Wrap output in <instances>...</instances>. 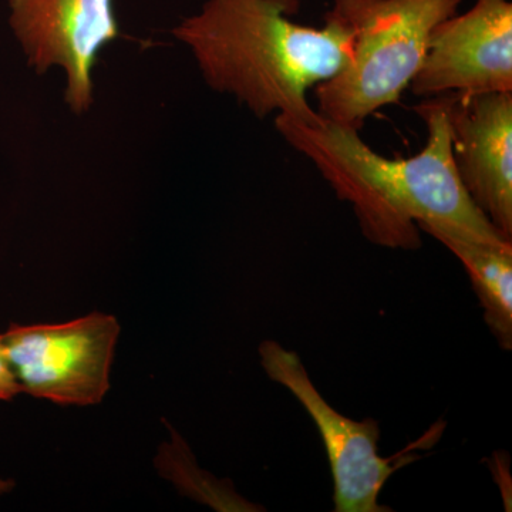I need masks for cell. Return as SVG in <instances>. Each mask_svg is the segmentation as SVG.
<instances>
[{"label":"cell","mask_w":512,"mask_h":512,"mask_svg":"<svg viewBox=\"0 0 512 512\" xmlns=\"http://www.w3.org/2000/svg\"><path fill=\"white\" fill-rule=\"evenodd\" d=\"M427 143L416 156L387 158L359 130L326 119L303 123L276 116L289 146L308 158L339 200L352 205L367 241L389 249H417L424 229H441L478 241L512 242L477 210L458 180L444 96L416 107Z\"/></svg>","instance_id":"cell-1"},{"label":"cell","mask_w":512,"mask_h":512,"mask_svg":"<svg viewBox=\"0 0 512 512\" xmlns=\"http://www.w3.org/2000/svg\"><path fill=\"white\" fill-rule=\"evenodd\" d=\"M292 0H207L173 35L212 90L234 96L258 119H322L308 92L350 62L353 32L328 13L320 29L288 18Z\"/></svg>","instance_id":"cell-2"},{"label":"cell","mask_w":512,"mask_h":512,"mask_svg":"<svg viewBox=\"0 0 512 512\" xmlns=\"http://www.w3.org/2000/svg\"><path fill=\"white\" fill-rule=\"evenodd\" d=\"M461 0H336L330 10L353 32L350 62L315 87L323 119L360 130L399 103L426 56L429 37Z\"/></svg>","instance_id":"cell-3"},{"label":"cell","mask_w":512,"mask_h":512,"mask_svg":"<svg viewBox=\"0 0 512 512\" xmlns=\"http://www.w3.org/2000/svg\"><path fill=\"white\" fill-rule=\"evenodd\" d=\"M119 335L113 315L93 312L62 325H12L3 343L22 393L62 406H93L109 392Z\"/></svg>","instance_id":"cell-4"},{"label":"cell","mask_w":512,"mask_h":512,"mask_svg":"<svg viewBox=\"0 0 512 512\" xmlns=\"http://www.w3.org/2000/svg\"><path fill=\"white\" fill-rule=\"evenodd\" d=\"M266 375L301 403L315 423L330 464L336 512H392L379 503L384 485L414 457L384 458L379 454L380 426L375 419L356 421L333 409L316 389L298 353L275 340L259 345Z\"/></svg>","instance_id":"cell-5"},{"label":"cell","mask_w":512,"mask_h":512,"mask_svg":"<svg viewBox=\"0 0 512 512\" xmlns=\"http://www.w3.org/2000/svg\"><path fill=\"white\" fill-rule=\"evenodd\" d=\"M10 26L37 74L60 67L64 100L77 116L94 103L93 70L120 37L113 0H9Z\"/></svg>","instance_id":"cell-6"},{"label":"cell","mask_w":512,"mask_h":512,"mask_svg":"<svg viewBox=\"0 0 512 512\" xmlns=\"http://www.w3.org/2000/svg\"><path fill=\"white\" fill-rule=\"evenodd\" d=\"M420 97L512 93V5L477 0L463 15L440 22L414 77Z\"/></svg>","instance_id":"cell-7"},{"label":"cell","mask_w":512,"mask_h":512,"mask_svg":"<svg viewBox=\"0 0 512 512\" xmlns=\"http://www.w3.org/2000/svg\"><path fill=\"white\" fill-rule=\"evenodd\" d=\"M443 96L458 180L477 210L512 239V93Z\"/></svg>","instance_id":"cell-8"},{"label":"cell","mask_w":512,"mask_h":512,"mask_svg":"<svg viewBox=\"0 0 512 512\" xmlns=\"http://www.w3.org/2000/svg\"><path fill=\"white\" fill-rule=\"evenodd\" d=\"M451 252L470 276L484 320L501 349H512V242L478 241L441 229H424Z\"/></svg>","instance_id":"cell-9"},{"label":"cell","mask_w":512,"mask_h":512,"mask_svg":"<svg viewBox=\"0 0 512 512\" xmlns=\"http://www.w3.org/2000/svg\"><path fill=\"white\" fill-rule=\"evenodd\" d=\"M171 430V429H170ZM173 440L160 448L156 460L161 476L173 481L188 497H194L202 503L210 504L220 511H256L255 505L229 487H222L210 474L201 471L194 463L187 444L175 431L171 430Z\"/></svg>","instance_id":"cell-10"},{"label":"cell","mask_w":512,"mask_h":512,"mask_svg":"<svg viewBox=\"0 0 512 512\" xmlns=\"http://www.w3.org/2000/svg\"><path fill=\"white\" fill-rule=\"evenodd\" d=\"M20 393H22V387L10 366L8 356H6L5 343H3V335H0V400L9 402Z\"/></svg>","instance_id":"cell-11"},{"label":"cell","mask_w":512,"mask_h":512,"mask_svg":"<svg viewBox=\"0 0 512 512\" xmlns=\"http://www.w3.org/2000/svg\"><path fill=\"white\" fill-rule=\"evenodd\" d=\"M15 487V481L0 477V495L8 494Z\"/></svg>","instance_id":"cell-12"}]
</instances>
